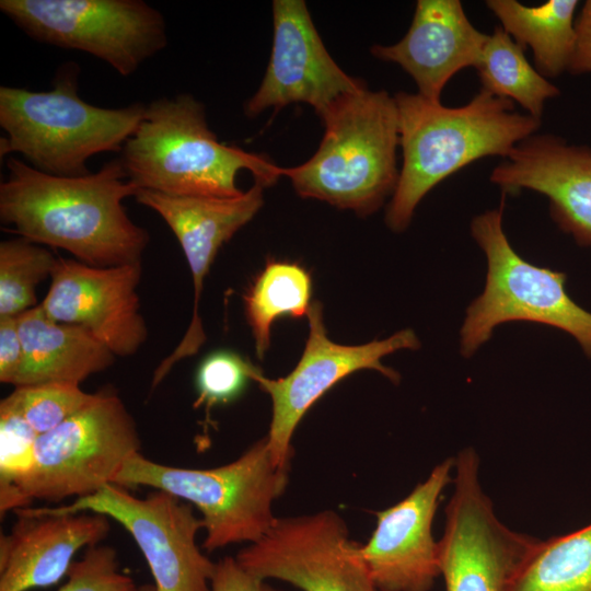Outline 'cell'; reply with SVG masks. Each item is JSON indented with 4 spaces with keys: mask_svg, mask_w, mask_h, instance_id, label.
Listing matches in <instances>:
<instances>
[{
    "mask_svg": "<svg viewBox=\"0 0 591 591\" xmlns=\"http://www.w3.org/2000/svg\"><path fill=\"white\" fill-rule=\"evenodd\" d=\"M273 19L270 59L258 90L244 104L248 118L291 103H306L322 118L341 99L367 88L334 61L303 0H275Z\"/></svg>",
    "mask_w": 591,
    "mask_h": 591,
    "instance_id": "cell-14",
    "label": "cell"
},
{
    "mask_svg": "<svg viewBox=\"0 0 591 591\" xmlns=\"http://www.w3.org/2000/svg\"><path fill=\"white\" fill-rule=\"evenodd\" d=\"M66 577L58 591H131L137 586L119 570L116 549L101 544L85 548Z\"/></svg>",
    "mask_w": 591,
    "mask_h": 591,
    "instance_id": "cell-30",
    "label": "cell"
},
{
    "mask_svg": "<svg viewBox=\"0 0 591 591\" xmlns=\"http://www.w3.org/2000/svg\"><path fill=\"white\" fill-rule=\"evenodd\" d=\"M288 471L274 463L266 438L236 460L213 468H184L152 461L140 452L124 464L113 484L167 491L201 514L202 547L212 552L260 540L274 525L273 502L285 491Z\"/></svg>",
    "mask_w": 591,
    "mask_h": 591,
    "instance_id": "cell-6",
    "label": "cell"
},
{
    "mask_svg": "<svg viewBox=\"0 0 591 591\" xmlns=\"http://www.w3.org/2000/svg\"><path fill=\"white\" fill-rule=\"evenodd\" d=\"M39 434L27 422L10 395L0 402V487L24 476L34 462Z\"/></svg>",
    "mask_w": 591,
    "mask_h": 591,
    "instance_id": "cell-29",
    "label": "cell"
},
{
    "mask_svg": "<svg viewBox=\"0 0 591 591\" xmlns=\"http://www.w3.org/2000/svg\"><path fill=\"white\" fill-rule=\"evenodd\" d=\"M0 184V219L36 244L61 248L94 267L141 263L150 236L124 200L138 188L120 158L83 176H55L10 158Z\"/></svg>",
    "mask_w": 591,
    "mask_h": 591,
    "instance_id": "cell-1",
    "label": "cell"
},
{
    "mask_svg": "<svg viewBox=\"0 0 591 591\" xmlns=\"http://www.w3.org/2000/svg\"><path fill=\"white\" fill-rule=\"evenodd\" d=\"M211 591H280L243 568L234 557L216 563Z\"/></svg>",
    "mask_w": 591,
    "mask_h": 591,
    "instance_id": "cell-32",
    "label": "cell"
},
{
    "mask_svg": "<svg viewBox=\"0 0 591 591\" xmlns=\"http://www.w3.org/2000/svg\"><path fill=\"white\" fill-rule=\"evenodd\" d=\"M9 395L39 436L62 424L94 397V393L84 392L80 384L68 382L18 386Z\"/></svg>",
    "mask_w": 591,
    "mask_h": 591,
    "instance_id": "cell-27",
    "label": "cell"
},
{
    "mask_svg": "<svg viewBox=\"0 0 591 591\" xmlns=\"http://www.w3.org/2000/svg\"><path fill=\"white\" fill-rule=\"evenodd\" d=\"M505 196L499 207L476 216L471 234L487 259L483 293L467 308L460 332L461 354L471 357L507 322H533L571 335L591 358V312L565 289L566 275L535 266L511 246L502 228Z\"/></svg>",
    "mask_w": 591,
    "mask_h": 591,
    "instance_id": "cell-8",
    "label": "cell"
},
{
    "mask_svg": "<svg viewBox=\"0 0 591 591\" xmlns=\"http://www.w3.org/2000/svg\"><path fill=\"white\" fill-rule=\"evenodd\" d=\"M488 34L468 20L459 0H418L412 24L397 43L374 45L371 54L399 65L424 97L440 102L460 70L476 67Z\"/></svg>",
    "mask_w": 591,
    "mask_h": 591,
    "instance_id": "cell-20",
    "label": "cell"
},
{
    "mask_svg": "<svg viewBox=\"0 0 591 591\" xmlns=\"http://www.w3.org/2000/svg\"><path fill=\"white\" fill-rule=\"evenodd\" d=\"M314 155L282 169L302 198L326 201L359 216L376 211L398 182V116L394 96L368 88L345 96L322 118Z\"/></svg>",
    "mask_w": 591,
    "mask_h": 591,
    "instance_id": "cell-5",
    "label": "cell"
},
{
    "mask_svg": "<svg viewBox=\"0 0 591 591\" xmlns=\"http://www.w3.org/2000/svg\"><path fill=\"white\" fill-rule=\"evenodd\" d=\"M57 258L25 237L0 243V317L18 316L37 306L36 287L51 277Z\"/></svg>",
    "mask_w": 591,
    "mask_h": 591,
    "instance_id": "cell-26",
    "label": "cell"
},
{
    "mask_svg": "<svg viewBox=\"0 0 591 591\" xmlns=\"http://www.w3.org/2000/svg\"><path fill=\"white\" fill-rule=\"evenodd\" d=\"M486 5L518 45L532 49L543 77L556 78L568 70L576 42L577 0H548L534 7L517 0H488Z\"/></svg>",
    "mask_w": 591,
    "mask_h": 591,
    "instance_id": "cell-22",
    "label": "cell"
},
{
    "mask_svg": "<svg viewBox=\"0 0 591 591\" xmlns=\"http://www.w3.org/2000/svg\"><path fill=\"white\" fill-rule=\"evenodd\" d=\"M403 164L385 222L404 231L421 199L440 182L485 157L506 159L536 134L542 119L480 89L465 105L443 106L419 93L394 95Z\"/></svg>",
    "mask_w": 591,
    "mask_h": 591,
    "instance_id": "cell-2",
    "label": "cell"
},
{
    "mask_svg": "<svg viewBox=\"0 0 591 591\" xmlns=\"http://www.w3.org/2000/svg\"><path fill=\"white\" fill-rule=\"evenodd\" d=\"M27 36L86 53L128 77L167 44L163 14L143 0H1Z\"/></svg>",
    "mask_w": 591,
    "mask_h": 591,
    "instance_id": "cell-9",
    "label": "cell"
},
{
    "mask_svg": "<svg viewBox=\"0 0 591 591\" xmlns=\"http://www.w3.org/2000/svg\"><path fill=\"white\" fill-rule=\"evenodd\" d=\"M131 591H155V587L154 584L146 583V584L136 586L135 589Z\"/></svg>",
    "mask_w": 591,
    "mask_h": 591,
    "instance_id": "cell-34",
    "label": "cell"
},
{
    "mask_svg": "<svg viewBox=\"0 0 591 591\" xmlns=\"http://www.w3.org/2000/svg\"><path fill=\"white\" fill-rule=\"evenodd\" d=\"M48 509L102 513L121 524L147 560L155 591H211L216 563L197 545L201 518L176 496L154 489L139 498L126 487L108 484L91 496Z\"/></svg>",
    "mask_w": 591,
    "mask_h": 591,
    "instance_id": "cell-11",
    "label": "cell"
},
{
    "mask_svg": "<svg viewBox=\"0 0 591 591\" xmlns=\"http://www.w3.org/2000/svg\"><path fill=\"white\" fill-rule=\"evenodd\" d=\"M475 69L480 89L518 103L526 114L538 119H542L545 102L559 94L501 26L488 35Z\"/></svg>",
    "mask_w": 591,
    "mask_h": 591,
    "instance_id": "cell-25",
    "label": "cell"
},
{
    "mask_svg": "<svg viewBox=\"0 0 591 591\" xmlns=\"http://www.w3.org/2000/svg\"><path fill=\"white\" fill-rule=\"evenodd\" d=\"M255 366L230 350L208 355L199 364L195 385L197 397L194 407L210 410L241 396Z\"/></svg>",
    "mask_w": 591,
    "mask_h": 591,
    "instance_id": "cell-28",
    "label": "cell"
},
{
    "mask_svg": "<svg viewBox=\"0 0 591 591\" xmlns=\"http://www.w3.org/2000/svg\"><path fill=\"white\" fill-rule=\"evenodd\" d=\"M120 153L128 178L139 190L172 196H240L236 176L242 170L265 187L282 176V169L267 157L218 141L205 106L189 93L147 104Z\"/></svg>",
    "mask_w": 591,
    "mask_h": 591,
    "instance_id": "cell-3",
    "label": "cell"
},
{
    "mask_svg": "<svg viewBox=\"0 0 591 591\" xmlns=\"http://www.w3.org/2000/svg\"><path fill=\"white\" fill-rule=\"evenodd\" d=\"M141 263L94 267L58 257L39 303L53 320L81 326L116 357L135 355L148 337L137 287Z\"/></svg>",
    "mask_w": 591,
    "mask_h": 591,
    "instance_id": "cell-16",
    "label": "cell"
},
{
    "mask_svg": "<svg viewBox=\"0 0 591 591\" xmlns=\"http://www.w3.org/2000/svg\"><path fill=\"white\" fill-rule=\"evenodd\" d=\"M24 350L22 385L80 384L109 368L116 356L88 329L50 318L39 306L16 316Z\"/></svg>",
    "mask_w": 591,
    "mask_h": 591,
    "instance_id": "cell-21",
    "label": "cell"
},
{
    "mask_svg": "<svg viewBox=\"0 0 591 591\" xmlns=\"http://www.w3.org/2000/svg\"><path fill=\"white\" fill-rule=\"evenodd\" d=\"M308 320L310 331L303 354L288 375L269 379L256 367L251 374L252 381L271 398L273 415L265 438L274 463L283 471H288L293 433L317 399L358 370H376L393 383H398L399 373L385 367L381 359L397 350L418 349L420 346L415 332L409 328L386 339L362 345L336 344L327 336L318 301L312 302Z\"/></svg>",
    "mask_w": 591,
    "mask_h": 591,
    "instance_id": "cell-12",
    "label": "cell"
},
{
    "mask_svg": "<svg viewBox=\"0 0 591 591\" xmlns=\"http://www.w3.org/2000/svg\"><path fill=\"white\" fill-rule=\"evenodd\" d=\"M311 297L312 278L305 267L296 262L267 259L243 296L258 358L269 348L273 323L281 316H308Z\"/></svg>",
    "mask_w": 591,
    "mask_h": 591,
    "instance_id": "cell-23",
    "label": "cell"
},
{
    "mask_svg": "<svg viewBox=\"0 0 591 591\" xmlns=\"http://www.w3.org/2000/svg\"><path fill=\"white\" fill-rule=\"evenodd\" d=\"M490 182L505 195L522 189L547 197L552 219L580 245H591V148L534 134L494 167Z\"/></svg>",
    "mask_w": 591,
    "mask_h": 591,
    "instance_id": "cell-18",
    "label": "cell"
},
{
    "mask_svg": "<svg viewBox=\"0 0 591 591\" xmlns=\"http://www.w3.org/2000/svg\"><path fill=\"white\" fill-rule=\"evenodd\" d=\"M575 49L568 66L572 74L591 72V0L582 5L579 18L575 23Z\"/></svg>",
    "mask_w": 591,
    "mask_h": 591,
    "instance_id": "cell-33",
    "label": "cell"
},
{
    "mask_svg": "<svg viewBox=\"0 0 591 591\" xmlns=\"http://www.w3.org/2000/svg\"><path fill=\"white\" fill-rule=\"evenodd\" d=\"M80 68L59 67L53 89L30 91L0 86L1 157L20 153L34 169L55 176L91 172L88 161L103 152H121L141 123L146 104L106 108L79 96Z\"/></svg>",
    "mask_w": 591,
    "mask_h": 591,
    "instance_id": "cell-4",
    "label": "cell"
},
{
    "mask_svg": "<svg viewBox=\"0 0 591 591\" xmlns=\"http://www.w3.org/2000/svg\"><path fill=\"white\" fill-rule=\"evenodd\" d=\"M16 521L0 535V591L46 588L65 577L74 555L99 545L109 518L96 512L58 513L48 507L13 511Z\"/></svg>",
    "mask_w": 591,
    "mask_h": 591,
    "instance_id": "cell-19",
    "label": "cell"
},
{
    "mask_svg": "<svg viewBox=\"0 0 591 591\" xmlns=\"http://www.w3.org/2000/svg\"><path fill=\"white\" fill-rule=\"evenodd\" d=\"M506 591H591V523L565 535L538 540Z\"/></svg>",
    "mask_w": 591,
    "mask_h": 591,
    "instance_id": "cell-24",
    "label": "cell"
},
{
    "mask_svg": "<svg viewBox=\"0 0 591 591\" xmlns=\"http://www.w3.org/2000/svg\"><path fill=\"white\" fill-rule=\"evenodd\" d=\"M453 470L454 456L447 457L404 499L376 512L360 551L379 591H430L440 577L432 522Z\"/></svg>",
    "mask_w": 591,
    "mask_h": 591,
    "instance_id": "cell-17",
    "label": "cell"
},
{
    "mask_svg": "<svg viewBox=\"0 0 591 591\" xmlns=\"http://www.w3.org/2000/svg\"><path fill=\"white\" fill-rule=\"evenodd\" d=\"M265 186H253L236 197L172 196L140 189L136 200L155 211L176 236L194 283V308L188 328L176 348L161 361L151 381L153 391L174 364L194 356L206 340L199 315L204 279L220 247L250 222L264 204Z\"/></svg>",
    "mask_w": 591,
    "mask_h": 591,
    "instance_id": "cell-15",
    "label": "cell"
},
{
    "mask_svg": "<svg viewBox=\"0 0 591 591\" xmlns=\"http://www.w3.org/2000/svg\"><path fill=\"white\" fill-rule=\"evenodd\" d=\"M24 350L16 316L0 317V381L21 386L24 371Z\"/></svg>",
    "mask_w": 591,
    "mask_h": 591,
    "instance_id": "cell-31",
    "label": "cell"
},
{
    "mask_svg": "<svg viewBox=\"0 0 591 591\" xmlns=\"http://www.w3.org/2000/svg\"><path fill=\"white\" fill-rule=\"evenodd\" d=\"M345 521L332 510L277 518L236 560L262 579H278L302 591H379Z\"/></svg>",
    "mask_w": 591,
    "mask_h": 591,
    "instance_id": "cell-13",
    "label": "cell"
},
{
    "mask_svg": "<svg viewBox=\"0 0 591 591\" xmlns=\"http://www.w3.org/2000/svg\"><path fill=\"white\" fill-rule=\"evenodd\" d=\"M479 466L472 447L454 456L453 491L438 541L445 591H506L538 541L500 521L483 489Z\"/></svg>",
    "mask_w": 591,
    "mask_h": 591,
    "instance_id": "cell-10",
    "label": "cell"
},
{
    "mask_svg": "<svg viewBox=\"0 0 591 591\" xmlns=\"http://www.w3.org/2000/svg\"><path fill=\"white\" fill-rule=\"evenodd\" d=\"M137 424L119 395L103 389L80 410L38 437L31 470L0 487V511L91 496L113 484L140 451Z\"/></svg>",
    "mask_w": 591,
    "mask_h": 591,
    "instance_id": "cell-7",
    "label": "cell"
}]
</instances>
